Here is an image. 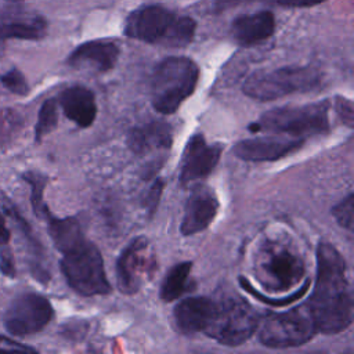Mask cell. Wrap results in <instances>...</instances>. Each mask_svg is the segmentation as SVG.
<instances>
[{
	"mask_svg": "<svg viewBox=\"0 0 354 354\" xmlns=\"http://www.w3.org/2000/svg\"><path fill=\"white\" fill-rule=\"evenodd\" d=\"M317 278L306 304L317 332L333 335L347 329L353 321V292L346 261L329 242L317 246Z\"/></svg>",
	"mask_w": 354,
	"mask_h": 354,
	"instance_id": "6da1fadb",
	"label": "cell"
},
{
	"mask_svg": "<svg viewBox=\"0 0 354 354\" xmlns=\"http://www.w3.org/2000/svg\"><path fill=\"white\" fill-rule=\"evenodd\" d=\"M123 30L138 41L181 48L194 40L196 21L163 4H142L127 15Z\"/></svg>",
	"mask_w": 354,
	"mask_h": 354,
	"instance_id": "7a4b0ae2",
	"label": "cell"
},
{
	"mask_svg": "<svg viewBox=\"0 0 354 354\" xmlns=\"http://www.w3.org/2000/svg\"><path fill=\"white\" fill-rule=\"evenodd\" d=\"M254 274L266 290L283 293L306 277V263L293 243L267 238L254 254Z\"/></svg>",
	"mask_w": 354,
	"mask_h": 354,
	"instance_id": "3957f363",
	"label": "cell"
},
{
	"mask_svg": "<svg viewBox=\"0 0 354 354\" xmlns=\"http://www.w3.org/2000/svg\"><path fill=\"white\" fill-rule=\"evenodd\" d=\"M199 66L188 57H167L153 69L151 76V104L160 113H174L195 91Z\"/></svg>",
	"mask_w": 354,
	"mask_h": 354,
	"instance_id": "277c9868",
	"label": "cell"
},
{
	"mask_svg": "<svg viewBox=\"0 0 354 354\" xmlns=\"http://www.w3.org/2000/svg\"><path fill=\"white\" fill-rule=\"evenodd\" d=\"M329 101L306 105H286L264 112L257 122L249 124L250 131H271L296 137L329 131Z\"/></svg>",
	"mask_w": 354,
	"mask_h": 354,
	"instance_id": "5b68a950",
	"label": "cell"
},
{
	"mask_svg": "<svg viewBox=\"0 0 354 354\" xmlns=\"http://www.w3.org/2000/svg\"><path fill=\"white\" fill-rule=\"evenodd\" d=\"M322 73L314 66H282L253 72L243 83L245 95L257 101H272L321 86Z\"/></svg>",
	"mask_w": 354,
	"mask_h": 354,
	"instance_id": "8992f818",
	"label": "cell"
},
{
	"mask_svg": "<svg viewBox=\"0 0 354 354\" xmlns=\"http://www.w3.org/2000/svg\"><path fill=\"white\" fill-rule=\"evenodd\" d=\"M260 315L241 296L232 293L214 300V310L203 333L220 344L239 346L257 330Z\"/></svg>",
	"mask_w": 354,
	"mask_h": 354,
	"instance_id": "52a82bcc",
	"label": "cell"
},
{
	"mask_svg": "<svg viewBox=\"0 0 354 354\" xmlns=\"http://www.w3.org/2000/svg\"><path fill=\"white\" fill-rule=\"evenodd\" d=\"M61 271L68 285L80 296H104L112 288L106 278L104 260L98 248L84 239L73 249L62 253Z\"/></svg>",
	"mask_w": 354,
	"mask_h": 354,
	"instance_id": "ba28073f",
	"label": "cell"
},
{
	"mask_svg": "<svg viewBox=\"0 0 354 354\" xmlns=\"http://www.w3.org/2000/svg\"><path fill=\"white\" fill-rule=\"evenodd\" d=\"M317 328L306 304L268 317L259 330V340L268 348H292L310 342Z\"/></svg>",
	"mask_w": 354,
	"mask_h": 354,
	"instance_id": "9c48e42d",
	"label": "cell"
},
{
	"mask_svg": "<svg viewBox=\"0 0 354 354\" xmlns=\"http://www.w3.org/2000/svg\"><path fill=\"white\" fill-rule=\"evenodd\" d=\"M54 317L48 299L36 292L15 296L4 314V328L12 336H29L44 329Z\"/></svg>",
	"mask_w": 354,
	"mask_h": 354,
	"instance_id": "30bf717a",
	"label": "cell"
},
{
	"mask_svg": "<svg viewBox=\"0 0 354 354\" xmlns=\"http://www.w3.org/2000/svg\"><path fill=\"white\" fill-rule=\"evenodd\" d=\"M47 29V19L26 8L22 0H11L0 10V43L10 39L40 40Z\"/></svg>",
	"mask_w": 354,
	"mask_h": 354,
	"instance_id": "8fae6325",
	"label": "cell"
},
{
	"mask_svg": "<svg viewBox=\"0 0 354 354\" xmlns=\"http://www.w3.org/2000/svg\"><path fill=\"white\" fill-rule=\"evenodd\" d=\"M148 239L137 236L120 252L116 261V282L120 292L133 295L144 283V275L152 267V259L148 254Z\"/></svg>",
	"mask_w": 354,
	"mask_h": 354,
	"instance_id": "7c38bea8",
	"label": "cell"
},
{
	"mask_svg": "<svg viewBox=\"0 0 354 354\" xmlns=\"http://www.w3.org/2000/svg\"><path fill=\"white\" fill-rule=\"evenodd\" d=\"M223 147L220 144H209L203 134L195 133L187 141L183 152L178 180L181 185H188L195 180L205 178L217 166L221 158Z\"/></svg>",
	"mask_w": 354,
	"mask_h": 354,
	"instance_id": "4fadbf2b",
	"label": "cell"
},
{
	"mask_svg": "<svg viewBox=\"0 0 354 354\" xmlns=\"http://www.w3.org/2000/svg\"><path fill=\"white\" fill-rule=\"evenodd\" d=\"M306 138L296 136H264L238 141L232 151L236 158L246 162H274L303 147Z\"/></svg>",
	"mask_w": 354,
	"mask_h": 354,
	"instance_id": "5bb4252c",
	"label": "cell"
},
{
	"mask_svg": "<svg viewBox=\"0 0 354 354\" xmlns=\"http://www.w3.org/2000/svg\"><path fill=\"white\" fill-rule=\"evenodd\" d=\"M218 207V199L212 188L205 185L195 187L185 203L180 232L184 236H189L205 231L214 220Z\"/></svg>",
	"mask_w": 354,
	"mask_h": 354,
	"instance_id": "9a60e30c",
	"label": "cell"
},
{
	"mask_svg": "<svg viewBox=\"0 0 354 354\" xmlns=\"http://www.w3.org/2000/svg\"><path fill=\"white\" fill-rule=\"evenodd\" d=\"M120 55V47L116 41L108 39H95L77 46L68 57L66 64L73 68H88L94 72H108L113 69Z\"/></svg>",
	"mask_w": 354,
	"mask_h": 354,
	"instance_id": "2e32d148",
	"label": "cell"
},
{
	"mask_svg": "<svg viewBox=\"0 0 354 354\" xmlns=\"http://www.w3.org/2000/svg\"><path fill=\"white\" fill-rule=\"evenodd\" d=\"M275 17L270 10H259L238 15L231 24V36L242 47L257 46L275 32Z\"/></svg>",
	"mask_w": 354,
	"mask_h": 354,
	"instance_id": "e0dca14e",
	"label": "cell"
},
{
	"mask_svg": "<svg viewBox=\"0 0 354 354\" xmlns=\"http://www.w3.org/2000/svg\"><path fill=\"white\" fill-rule=\"evenodd\" d=\"M214 310V299L206 296H192L183 299L174 307L173 317L177 329L184 335L203 332Z\"/></svg>",
	"mask_w": 354,
	"mask_h": 354,
	"instance_id": "ac0fdd59",
	"label": "cell"
},
{
	"mask_svg": "<svg viewBox=\"0 0 354 354\" xmlns=\"http://www.w3.org/2000/svg\"><path fill=\"white\" fill-rule=\"evenodd\" d=\"M58 102L64 115L79 127H90L97 118V102L94 93L80 84L69 86L59 94Z\"/></svg>",
	"mask_w": 354,
	"mask_h": 354,
	"instance_id": "d6986e66",
	"label": "cell"
},
{
	"mask_svg": "<svg viewBox=\"0 0 354 354\" xmlns=\"http://www.w3.org/2000/svg\"><path fill=\"white\" fill-rule=\"evenodd\" d=\"M171 127L160 120L136 126L127 134V145L136 155H145L152 151H166L171 147Z\"/></svg>",
	"mask_w": 354,
	"mask_h": 354,
	"instance_id": "ffe728a7",
	"label": "cell"
},
{
	"mask_svg": "<svg viewBox=\"0 0 354 354\" xmlns=\"http://www.w3.org/2000/svg\"><path fill=\"white\" fill-rule=\"evenodd\" d=\"M47 224V230L50 234V238L54 242V246L61 252L65 253L75 246H77L80 242H83L86 238L82 232L80 223L73 217H57L50 210L43 216V218Z\"/></svg>",
	"mask_w": 354,
	"mask_h": 354,
	"instance_id": "44dd1931",
	"label": "cell"
},
{
	"mask_svg": "<svg viewBox=\"0 0 354 354\" xmlns=\"http://www.w3.org/2000/svg\"><path fill=\"white\" fill-rule=\"evenodd\" d=\"M191 270H192L191 261H181L174 264L167 271L159 290V296L165 303L174 301L180 299L184 293L192 289V283L189 281Z\"/></svg>",
	"mask_w": 354,
	"mask_h": 354,
	"instance_id": "7402d4cb",
	"label": "cell"
},
{
	"mask_svg": "<svg viewBox=\"0 0 354 354\" xmlns=\"http://www.w3.org/2000/svg\"><path fill=\"white\" fill-rule=\"evenodd\" d=\"M22 180L30 185V203H32L35 214L39 218H41L44 216V213L47 210H50L44 201V188H46L48 177L39 171L29 170L22 174Z\"/></svg>",
	"mask_w": 354,
	"mask_h": 354,
	"instance_id": "603a6c76",
	"label": "cell"
},
{
	"mask_svg": "<svg viewBox=\"0 0 354 354\" xmlns=\"http://www.w3.org/2000/svg\"><path fill=\"white\" fill-rule=\"evenodd\" d=\"M253 1L272 4V6H278V7H285V8H306V7H314L326 0H214L213 1V12L220 14L232 7L246 4V3H253Z\"/></svg>",
	"mask_w": 354,
	"mask_h": 354,
	"instance_id": "cb8c5ba5",
	"label": "cell"
},
{
	"mask_svg": "<svg viewBox=\"0 0 354 354\" xmlns=\"http://www.w3.org/2000/svg\"><path fill=\"white\" fill-rule=\"evenodd\" d=\"M57 123H58L57 100L48 98L41 104L39 109L37 123L35 126V141L40 142L44 136H47L57 127Z\"/></svg>",
	"mask_w": 354,
	"mask_h": 354,
	"instance_id": "d4e9b609",
	"label": "cell"
},
{
	"mask_svg": "<svg viewBox=\"0 0 354 354\" xmlns=\"http://www.w3.org/2000/svg\"><path fill=\"white\" fill-rule=\"evenodd\" d=\"M22 118L12 109H0V149L6 148L22 127Z\"/></svg>",
	"mask_w": 354,
	"mask_h": 354,
	"instance_id": "484cf974",
	"label": "cell"
},
{
	"mask_svg": "<svg viewBox=\"0 0 354 354\" xmlns=\"http://www.w3.org/2000/svg\"><path fill=\"white\" fill-rule=\"evenodd\" d=\"M354 195L350 192L343 201H340L332 209V214L336 221L346 230L353 231L354 224Z\"/></svg>",
	"mask_w": 354,
	"mask_h": 354,
	"instance_id": "4316f807",
	"label": "cell"
},
{
	"mask_svg": "<svg viewBox=\"0 0 354 354\" xmlns=\"http://www.w3.org/2000/svg\"><path fill=\"white\" fill-rule=\"evenodd\" d=\"M0 82L12 94L26 95L29 93V86L24 73L17 68H11L6 73H3L0 76Z\"/></svg>",
	"mask_w": 354,
	"mask_h": 354,
	"instance_id": "83f0119b",
	"label": "cell"
},
{
	"mask_svg": "<svg viewBox=\"0 0 354 354\" xmlns=\"http://www.w3.org/2000/svg\"><path fill=\"white\" fill-rule=\"evenodd\" d=\"M163 191V181L162 180H158L155 181V184L151 187L147 198H145V206L148 209V212L152 214L155 210H156V206H158V202L160 199V194Z\"/></svg>",
	"mask_w": 354,
	"mask_h": 354,
	"instance_id": "f1b7e54d",
	"label": "cell"
},
{
	"mask_svg": "<svg viewBox=\"0 0 354 354\" xmlns=\"http://www.w3.org/2000/svg\"><path fill=\"white\" fill-rule=\"evenodd\" d=\"M4 351H12V353H17V351H24V353H35L36 350L29 347V346H24L21 343H17L14 340H11L10 337H6L3 335H0V353H4Z\"/></svg>",
	"mask_w": 354,
	"mask_h": 354,
	"instance_id": "f546056e",
	"label": "cell"
},
{
	"mask_svg": "<svg viewBox=\"0 0 354 354\" xmlns=\"http://www.w3.org/2000/svg\"><path fill=\"white\" fill-rule=\"evenodd\" d=\"M336 109H337V113L342 116L343 122L348 127H351L353 126V104H351V101H348L346 98H339Z\"/></svg>",
	"mask_w": 354,
	"mask_h": 354,
	"instance_id": "4dcf8cb0",
	"label": "cell"
},
{
	"mask_svg": "<svg viewBox=\"0 0 354 354\" xmlns=\"http://www.w3.org/2000/svg\"><path fill=\"white\" fill-rule=\"evenodd\" d=\"M0 271L6 277H15V266H14V259L12 254L8 250H3L0 253Z\"/></svg>",
	"mask_w": 354,
	"mask_h": 354,
	"instance_id": "1f68e13d",
	"label": "cell"
},
{
	"mask_svg": "<svg viewBox=\"0 0 354 354\" xmlns=\"http://www.w3.org/2000/svg\"><path fill=\"white\" fill-rule=\"evenodd\" d=\"M10 238H11L10 230L7 228V225H6V220H4L3 214L0 213V243H8Z\"/></svg>",
	"mask_w": 354,
	"mask_h": 354,
	"instance_id": "d6a6232c",
	"label": "cell"
}]
</instances>
